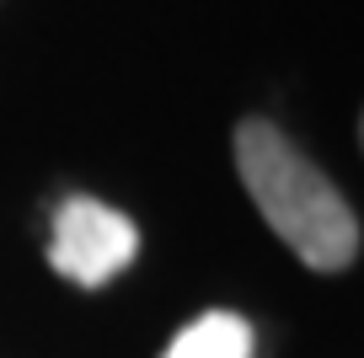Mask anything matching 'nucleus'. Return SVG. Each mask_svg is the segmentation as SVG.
<instances>
[{
    "label": "nucleus",
    "mask_w": 364,
    "mask_h": 358,
    "mask_svg": "<svg viewBox=\"0 0 364 358\" xmlns=\"http://www.w3.org/2000/svg\"><path fill=\"white\" fill-rule=\"evenodd\" d=\"M236 171L257 214L306 268L343 273L359 257V219L348 198L289 145L284 129H273L268 118H247L236 129Z\"/></svg>",
    "instance_id": "obj_1"
},
{
    "label": "nucleus",
    "mask_w": 364,
    "mask_h": 358,
    "mask_svg": "<svg viewBox=\"0 0 364 358\" xmlns=\"http://www.w3.org/2000/svg\"><path fill=\"white\" fill-rule=\"evenodd\" d=\"M134 251H139V230H134L129 214L86 198V192L59 203L54 235H48V262H54V273H65L70 283L102 289L107 278H118V273L134 262Z\"/></svg>",
    "instance_id": "obj_2"
},
{
    "label": "nucleus",
    "mask_w": 364,
    "mask_h": 358,
    "mask_svg": "<svg viewBox=\"0 0 364 358\" xmlns=\"http://www.w3.org/2000/svg\"><path fill=\"white\" fill-rule=\"evenodd\" d=\"M161 358H252V326L236 310H209L182 326Z\"/></svg>",
    "instance_id": "obj_3"
}]
</instances>
